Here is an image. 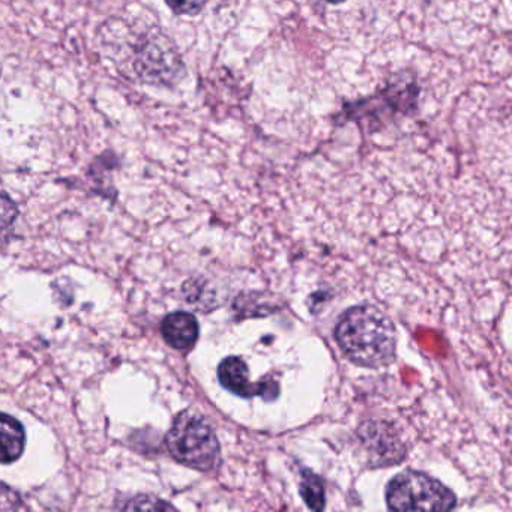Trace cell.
Listing matches in <instances>:
<instances>
[{
  "mask_svg": "<svg viewBox=\"0 0 512 512\" xmlns=\"http://www.w3.org/2000/svg\"><path fill=\"white\" fill-rule=\"evenodd\" d=\"M335 338L344 355L359 367H386L394 361L397 334L379 308L358 305L344 311L335 326Z\"/></svg>",
  "mask_w": 512,
  "mask_h": 512,
  "instance_id": "1",
  "label": "cell"
},
{
  "mask_svg": "<svg viewBox=\"0 0 512 512\" xmlns=\"http://www.w3.org/2000/svg\"><path fill=\"white\" fill-rule=\"evenodd\" d=\"M170 455L184 466L200 472L214 469L220 443L208 419L193 410L179 413L166 436Z\"/></svg>",
  "mask_w": 512,
  "mask_h": 512,
  "instance_id": "2",
  "label": "cell"
},
{
  "mask_svg": "<svg viewBox=\"0 0 512 512\" xmlns=\"http://www.w3.org/2000/svg\"><path fill=\"white\" fill-rule=\"evenodd\" d=\"M130 47L131 70L143 82L172 86L185 76L178 47L160 31L142 32Z\"/></svg>",
  "mask_w": 512,
  "mask_h": 512,
  "instance_id": "3",
  "label": "cell"
},
{
  "mask_svg": "<svg viewBox=\"0 0 512 512\" xmlns=\"http://www.w3.org/2000/svg\"><path fill=\"white\" fill-rule=\"evenodd\" d=\"M386 503L392 511H451L457 497L433 476L406 470L389 481Z\"/></svg>",
  "mask_w": 512,
  "mask_h": 512,
  "instance_id": "4",
  "label": "cell"
},
{
  "mask_svg": "<svg viewBox=\"0 0 512 512\" xmlns=\"http://www.w3.org/2000/svg\"><path fill=\"white\" fill-rule=\"evenodd\" d=\"M218 379L227 391L239 397L250 398L262 395L266 400H272L278 395V385L271 380L263 383L250 382L247 364L239 356H229L221 361L218 367Z\"/></svg>",
  "mask_w": 512,
  "mask_h": 512,
  "instance_id": "5",
  "label": "cell"
},
{
  "mask_svg": "<svg viewBox=\"0 0 512 512\" xmlns=\"http://www.w3.org/2000/svg\"><path fill=\"white\" fill-rule=\"evenodd\" d=\"M199 331V322L187 311L169 314L161 323L164 341L176 350H187L193 347L199 338Z\"/></svg>",
  "mask_w": 512,
  "mask_h": 512,
  "instance_id": "6",
  "label": "cell"
},
{
  "mask_svg": "<svg viewBox=\"0 0 512 512\" xmlns=\"http://www.w3.org/2000/svg\"><path fill=\"white\" fill-rule=\"evenodd\" d=\"M26 433L22 422L0 412V463L11 464L25 452Z\"/></svg>",
  "mask_w": 512,
  "mask_h": 512,
  "instance_id": "7",
  "label": "cell"
},
{
  "mask_svg": "<svg viewBox=\"0 0 512 512\" xmlns=\"http://www.w3.org/2000/svg\"><path fill=\"white\" fill-rule=\"evenodd\" d=\"M301 496L304 497L308 508L314 511H322L325 508V487L322 479L311 470L302 472Z\"/></svg>",
  "mask_w": 512,
  "mask_h": 512,
  "instance_id": "8",
  "label": "cell"
},
{
  "mask_svg": "<svg viewBox=\"0 0 512 512\" xmlns=\"http://www.w3.org/2000/svg\"><path fill=\"white\" fill-rule=\"evenodd\" d=\"M19 217V209L8 194L0 191V238L10 232Z\"/></svg>",
  "mask_w": 512,
  "mask_h": 512,
  "instance_id": "9",
  "label": "cell"
},
{
  "mask_svg": "<svg viewBox=\"0 0 512 512\" xmlns=\"http://www.w3.org/2000/svg\"><path fill=\"white\" fill-rule=\"evenodd\" d=\"M124 509H127V511H169V509L175 508L170 503L157 499V497L137 496L131 499L124 506Z\"/></svg>",
  "mask_w": 512,
  "mask_h": 512,
  "instance_id": "10",
  "label": "cell"
},
{
  "mask_svg": "<svg viewBox=\"0 0 512 512\" xmlns=\"http://www.w3.org/2000/svg\"><path fill=\"white\" fill-rule=\"evenodd\" d=\"M208 0H166L167 7L178 16H197L202 13Z\"/></svg>",
  "mask_w": 512,
  "mask_h": 512,
  "instance_id": "11",
  "label": "cell"
},
{
  "mask_svg": "<svg viewBox=\"0 0 512 512\" xmlns=\"http://www.w3.org/2000/svg\"><path fill=\"white\" fill-rule=\"evenodd\" d=\"M325 2L332 5H340L343 4V2H346V0H325Z\"/></svg>",
  "mask_w": 512,
  "mask_h": 512,
  "instance_id": "12",
  "label": "cell"
}]
</instances>
